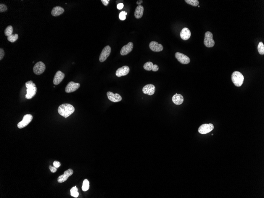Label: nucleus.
Segmentation results:
<instances>
[{
    "mask_svg": "<svg viewBox=\"0 0 264 198\" xmlns=\"http://www.w3.org/2000/svg\"><path fill=\"white\" fill-rule=\"evenodd\" d=\"M65 74L59 70L57 72L53 80V83L55 85H57L61 83L64 78Z\"/></svg>",
    "mask_w": 264,
    "mask_h": 198,
    "instance_id": "15",
    "label": "nucleus"
},
{
    "mask_svg": "<svg viewBox=\"0 0 264 198\" xmlns=\"http://www.w3.org/2000/svg\"><path fill=\"white\" fill-rule=\"evenodd\" d=\"M180 36L181 38L184 41L188 40L191 36L190 30L188 28H183L180 32Z\"/></svg>",
    "mask_w": 264,
    "mask_h": 198,
    "instance_id": "19",
    "label": "nucleus"
},
{
    "mask_svg": "<svg viewBox=\"0 0 264 198\" xmlns=\"http://www.w3.org/2000/svg\"><path fill=\"white\" fill-rule=\"evenodd\" d=\"M101 1L102 2V4H104V5L105 6H108V4H109L110 1L109 0H101Z\"/></svg>",
    "mask_w": 264,
    "mask_h": 198,
    "instance_id": "34",
    "label": "nucleus"
},
{
    "mask_svg": "<svg viewBox=\"0 0 264 198\" xmlns=\"http://www.w3.org/2000/svg\"><path fill=\"white\" fill-rule=\"evenodd\" d=\"M185 1L193 7L197 6L199 4V1L198 0H185Z\"/></svg>",
    "mask_w": 264,
    "mask_h": 198,
    "instance_id": "28",
    "label": "nucleus"
},
{
    "mask_svg": "<svg viewBox=\"0 0 264 198\" xmlns=\"http://www.w3.org/2000/svg\"><path fill=\"white\" fill-rule=\"evenodd\" d=\"M214 128V126L213 124H204L202 125L199 127L198 131L200 134L204 135L208 133L213 131Z\"/></svg>",
    "mask_w": 264,
    "mask_h": 198,
    "instance_id": "7",
    "label": "nucleus"
},
{
    "mask_svg": "<svg viewBox=\"0 0 264 198\" xmlns=\"http://www.w3.org/2000/svg\"><path fill=\"white\" fill-rule=\"evenodd\" d=\"M25 86L27 88L25 98L28 99H30L35 96L37 92V88L36 87V85L33 83L32 81H29L26 82Z\"/></svg>",
    "mask_w": 264,
    "mask_h": 198,
    "instance_id": "2",
    "label": "nucleus"
},
{
    "mask_svg": "<svg viewBox=\"0 0 264 198\" xmlns=\"http://www.w3.org/2000/svg\"><path fill=\"white\" fill-rule=\"evenodd\" d=\"M144 10V8L143 6L140 5H138L136 9L135 12V16L136 19H140L143 16Z\"/></svg>",
    "mask_w": 264,
    "mask_h": 198,
    "instance_id": "22",
    "label": "nucleus"
},
{
    "mask_svg": "<svg viewBox=\"0 0 264 198\" xmlns=\"http://www.w3.org/2000/svg\"><path fill=\"white\" fill-rule=\"evenodd\" d=\"M46 69V66L42 61H39L35 64L33 67V71L36 75H41L44 72Z\"/></svg>",
    "mask_w": 264,
    "mask_h": 198,
    "instance_id": "5",
    "label": "nucleus"
},
{
    "mask_svg": "<svg viewBox=\"0 0 264 198\" xmlns=\"http://www.w3.org/2000/svg\"><path fill=\"white\" fill-rule=\"evenodd\" d=\"M8 10L7 7L4 4H0V12H4Z\"/></svg>",
    "mask_w": 264,
    "mask_h": 198,
    "instance_id": "30",
    "label": "nucleus"
},
{
    "mask_svg": "<svg viewBox=\"0 0 264 198\" xmlns=\"http://www.w3.org/2000/svg\"><path fill=\"white\" fill-rule=\"evenodd\" d=\"M64 9L61 7L57 6L54 7L51 10V14L53 16L57 17L60 16L64 12Z\"/></svg>",
    "mask_w": 264,
    "mask_h": 198,
    "instance_id": "21",
    "label": "nucleus"
},
{
    "mask_svg": "<svg viewBox=\"0 0 264 198\" xmlns=\"http://www.w3.org/2000/svg\"><path fill=\"white\" fill-rule=\"evenodd\" d=\"M127 15V13L125 11H122L120 13L119 15V18L121 20L124 21L126 19V16Z\"/></svg>",
    "mask_w": 264,
    "mask_h": 198,
    "instance_id": "29",
    "label": "nucleus"
},
{
    "mask_svg": "<svg viewBox=\"0 0 264 198\" xmlns=\"http://www.w3.org/2000/svg\"><path fill=\"white\" fill-rule=\"evenodd\" d=\"M4 56V51L2 48H0V60H1Z\"/></svg>",
    "mask_w": 264,
    "mask_h": 198,
    "instance_id": "31",
    "label": "nucleus"
},
{
    "mask_svg": "<svg viewBox=\"0 0 264 198\" xmlns=\"http://www.w3.org/2000/svg\"><path fill=\"white\" fill-rule=\"evenodd\" d=\"M18 38V35L17 34H15V35H10L7 37L8 41L9 42L14 43L15 41H16Z\"/></svg>",
    "mask_w": 264,
    "mask_h": 198,
    "instance_id": "26",
    "label": "nucleus"
},
{
    "mask_svg": "<svg viewBox=\"0 0 264 198\" xmlns=\"http://www.w3.org/2000/svg\"><path fill=\"white\" fill-rule=\"evenodd\" d=\"M129 71V67L127 66H124L121 68H119L116 70L115 75L117 77H120L121 76H126L128 75Z\"/></svg>",
    "mask_w": 264,
    "mask_h": 198,
    "instance_id": "14",
    "label": "nucleus"
},
{
    "mask_svg": "<svg viewBox=\"0 0 264 198\" xmlns=\"http://www.w3.org/2000/svg\"><path fill=\"white\" fill-rule=\"evenodd\" d=\"M143 3V1L142 0H141V1H138L137 2H136V3L138 4H139V5H140L142 3Z\"/></svg>",
    "mask_w": 264,
    "mask_h": 198,
    "instance_id": "36",
    "label": "nucleus"
},
{
    "mask_svg": "<svg viewBox=\"0 0 264 198\" xmlns=\"http://www.w3.org/2000/svg\"><path fill=\"white\" fill-rule=\"evenodd\" d=\"M183 97L181 94H176L172 98V101L175 104L179 105L183 102Z\"/></svg>",
    "mask_w": 264,
    "mask_h": 198,
    "instance_id": "20",
    "label": "nucleus"
},
{
    "mask_svg": "<svg viewBox=\"0 0 264 198\" xmlns=\"http://www.w3.org/2000/svg\"><path fill=\"white\" fill-rule=\"evenodd\" d=\"M144 68L145 70L147 71H151L152 70L154 72H156L159 70L158 66L157 65L153 64L152 62H147L144 65Z\"/></svg>",
    "mask_w": 264,
    "mask_h": 198,
    "instance_id": "18",
    "label": "nucleus"
},
{
    "mask_svg": "<svg viewBox=\"0 0 264 198\" xmlns=\"http://www.w3.org/2000/svg\"><path fill=\"white\" fill-rule=\"evenodd\" d=\"M49 169H50L52 173H55V172L57 171V168H55V167H52V166H49Z\"/></svg>",
    "mask_w": 264,
    "mask_h": 198,
    "instance_id": "33",
    "label": "nucleus"
},
{
    "mask_svg": "<svg viewBox=\"0 0 264 198\" xmlns=\"http://www.w3.org/2000/svg\"><path fill=\"white\" fill-rule=\"evenodd\" d=\"M53 165H54V167H55L57 168H58L61 166V163L59 161H54V162H53Z\"/></svg>",
    "mask_w": 264,
    "mask_h": 198,
    "instance_id": "32",
    "label": "nucleus"
},
{
    "mask_svg": "<svg viewBox=\"0 0 264 198\" xmlns=\"http://www.w3.org/2000/svg\"><path fill=\"white\" fill-rule=\"evenodd\" d=\"M258 51L260 55L264 54V45L262 42H259L257 47Z\"/></svg>",
    "mask_w": 264,
    "mask_h": 198,
    "instance_id": "27",
    "label": "nucleus"
},
{
    "mask_svg": "<svg viewBox=\"0 0 264 198\" xmlns=\"http://www.w3.org/2000/svg\"><path fill=\"white\" fill-rule=\"evenodd\" d=\"M213 33L210 31H207L205 34L204 43L205 46L208 48H212L215 45V42L213 38Z\"/></svg>",
    "mask_w": 264,
    "mask_h": 198,
    "instance_id": "4",
    "label": "nucleus"
},
{
    "mask_svg": "<svg viewBox=\"0 0 264 198\" xmlns=\"http://www.w3.org/2000/svg\"><path fill=\"white\" fill-rule=\"evenodd\" d=\"M107 96L108 99L112 102H117L122 100V97L121 95L116 93L114 94L112 92L108 91L107 93Z\"/></svg>",
    "mask_w": 264,
    "mask_h": 198,
    "instance_id": "16",
    "label": "nucleus"
},
{
    "mask_svg": "<svg viewBox=\"0 0 264 198\" xmlns=\"http://www.w3.org/2000/svg\"><path fill=\"white\" fill-rule=\"evenodd\" d=\"M111 48L110 46H107L102 49L99 57V61L103 62L106 61L107 58L110 55Z\"/></svg>",
    "mask_w": 264,
    "mask_h": 198,
    "instance_id": "8",
    "label": "nucleus"
},
{
    "mask_svg": "<svg viewBox=\"0 0 264 198\" xmlns=\"http://www.w3.org/2000/svg\"><path fill=\"white\" fill-rule=\"evenodd\" d=\"M150 49L153 51L155 52H160L162 51L163 49V46L162 44H160L158 42L155 41H152L149 44Z\"/></svg>",
    "mask_w": 264,
    "mask_h": 198,
    "instance_id": "17",
    "label": "nucleus"
},
{
    "mask_svg": "<svg viewBox=\"0 0 264 198\" xmlns=\"http://www.w3.org/2000/svg\"><path fill=\"white\" fill-rule=\"evenodd\" d=\"M123 7L124 4L122 3H119V4H117V9H119V10H121L123 8Z\"/></svg>",
    "mask_w": 264,
    "mask_h": 198,
    "instance_id": "35",
    "label": "nucleus"
},
{
    "mask_svg": "<svg viewBox=\"0 0 264 198\" xmlns=\"http://www.w3.org/2000/svg\"><path fill=\"white\" fill-rule=\"evenodd\" d=\"M33 119V117L31 114H26L23 116V120L17 124V127L19 128H22L26 127L31 122Z\"/></svg>",
    "mask_w": 264,
    "mask_h": 198,
    "instance_id": "6",
    "label": "nucleus"
},
{
    "mask_svg": "<svg viewBox=\"0 0 264 198\" xmlns=\"http://www.w3.org/2000/svg\"><path fill=\"white\" fill-rule=\"evenodd\" d=\"M155 91V87L152 84H147L144 86L142 89L144 94L149 95H154Z\"/></svg>",
    "mask_w": 264,
    "mask_h": 198,
    "instance_id": "13",
    "label": "nucleus"
},
{
    "mask_svg": "<svg viewBox=\"0 0 264 198\" xmlns=\"http://www.w3.org/2000/svg\"><path fill=\"white\" fill-rule=\"evenodd\" d=\"M80 87V84L74 82H69L66 86L65 91L67 93L73 92L77 90Z\"/></svg>",
    "mask_w": 264,
    "mask_h": 198,
    "instance_id": "9",
    "label": "nucleus"
},
{
    "mask_svg": "<svg viewBox=\"0 0 264 198\" xmlns=\"http://www.w3.org/2000/svg\"><path fill=\"white\" fill-rule=\"evenodd\" d=\"M231 79L234 85L236 87H240L243 83L244 77L241 73L236 71L232 74Z\"/></svg>",
    "mask_w": 264,
    "mask_h": 198,
    "instance_id": "3",
    "label": "nucleus"
},
{
    "mask_svg": "<svg viewBox=\"0 0 264 198\" xmlns=\"http://www.w3.org/2000/svg\"><path fill=\"white\" fill-rule=\"evenodd\" d=\"M89 188V182L87 179H85L83 181L82 189L83 191H86Z\"/></svg>",
    "mask_w": 264,
    "mask_h": 198,
    "instance_id": "24",
    "label": "nucleus"
},
{
    "mask_svg": "<svg viewBox=\"0 0 264 198\" xmlns=\"http://www.w3.org/2000/svg\"><path fill=\"white\" fill-rule=\"evenodd\" d=\"M73 174V171L72 169H69L64 172V174L60 176L58 178L57 181L59 183H61L67 181L69 177L71 176Z\"/></svg>",
    "mask_w": 264,
    "mask_h": 198,
    "instance_id": "11",
    "label": "nucleus"
},
{
    "mask_svg": "<svg viewBox=\"0 0 264 198\" xmlns=\"http://www.w3.org/2000/svg\"><path fill=\"white\" fill-rule=\"evenodd\" d=\"M133 48V44L132 42H129L127 44L121 48L120 54L122 55H125L130 53Z\"/></svg>",
    "mask_w": 264,
    "mask_h": 198,
    "instance_id": "12",
    "label": "nucleus"
},
{
    "mask_svg": "<svg viewBox=\"0 0 264 198\" xmlns=\"http://www.w3.org/2000/svg\"><path fill=\"white\" fill-rule=\"evenodd\" d=\"M13 33V27L12 26L9 25L4 30V34L6 36H9L12 35Z\"/></svg>",
    "mask_w": 264,
    "mask_h": 198,
    "instance_id": "25",
    "label": "nucleus"
},
{
    "mask_svg": "<svg viewBox=\"0 0 264 198\" xmlns=\"http://www.w3.org/2000/svg\"><path fill=\"white\" fill-rule=\"evenodd\" d=\"M75 111V107L69 104H63L59 106L58 112L61 116L67 118Z\"/></svg>",
    "mask_w": 264,
    "mask_h": 198,
    "instance_id": "1",
    "label": "nucleus"
},
{
    "mask_svg": "<svg viewBox=\"0 0 264 198\" xmlns=\"http://www.w3.org/2000/svg\"><path fill=\"white\" fill-rule=\"evenodd\" d=\"M175 57L178 61L182 64H187L190 62V59L187 55L180 52L175 54Z\"/></svg>",
    "mask_w": 264,
    "mask_h": 198,
    "instance_id": "10",
    "label": "nucleus"
},
{
    "mask_svg": "<svg viewBox=\"0 0 264 198\" xmlns=\"http://www.w3.org/2000/svg\"><path fill=\"white\" fill-rule=\"evenodd\" d=\"M70 195L71 196L74 197L75 198H77L79 196V193L78 192V189L76 187V186L72 187L70 190Z\"/></svg>",
    "mask_w": 264,
    "mask_h": 198,
    "instance_id": "23",
    "label": "nucleus"
}]
</instances>
